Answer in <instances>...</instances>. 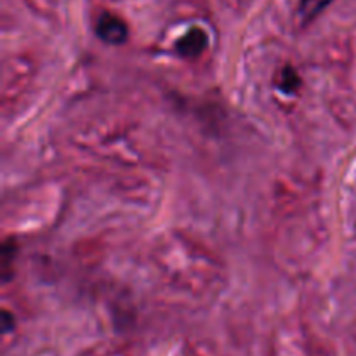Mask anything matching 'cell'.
Masks as SVG:
<instances>
[{"label": "cell", "instance_id": "6da1fadb", "mask_svg": "<svg viewBox=\"0 0 356 356\" xmlns=\"http://www.w3.org/2000/svg\"><path fill=\"white\" fill-rule=\"evenodd\" d=\"M96 35L110 45H120L127 40L129 28L124 19L110 13H103L96 23Z\"/></svg>", "mask_w": 356, "mask_h": 356}, {"label": "cell", "instance_id": "7a4b0ae2", "mask_svg": "<svg viewBox=\"0 0 356 356\" xmlns=\"http://www.w3.org/2000/svg\"><path fill=\"white\" fill-rule=\"evenodd\" d=\"M207 47V33L202 28H191L177 40L176 49L183 58H195Z\"/></svg>", "mask_w": 356, "mask_h": 356}, {"label": "cell", "instance_id": "3957f363", "mask_svg": "<svg viewBox=\"0 0 356 356\" xmlns=\"http://www.w3.org/2000/svg\"><path fill=\"white\" fill-rule=\"evenodd\" d=\"M330 2H332V0H301L298 10L299 17L302 19V23H309V21L315 19Z\"/></svg>", "mask_w": 356, "mask_h": 356}, {"label": "cell", "instance_id": "277c9868", "mask_svg": "<svg viewBox=\"0 0 356 356\" xmlns=\"http://www.w3.org/2000/svg\"><path fill=\"white\" fill-rule=\"evenodd\" d=\"M278 87L287 94L296 92L301 87V76L292 66H285L278 75Z\"/></svg>", "mask_w": 356, "mask_h": 356}, {"label": "cell", "instance_id": "5b68a950", "mask_svg": "<svg viewBox=\"0 0 356 356\" xmlns=\"http://www.w3.org/2000/svg\"><path fill=\"white\" fill-rule=\"evenodd\" d=\"M9 323H10V315L7 312H3V332H9Z\"/></svg>", "mask_w": 356, "mask_h": 356}]
</instances>
